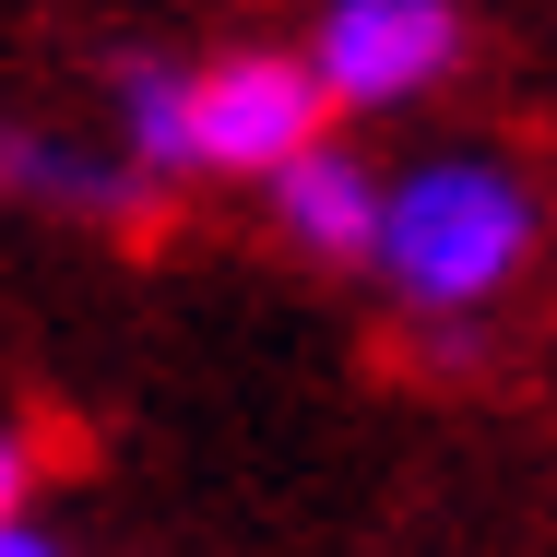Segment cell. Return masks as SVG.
Returning a JSON list of instances; mask_svg holds the SVG:
<instances>
[{
  "instance_id": "1",
  "label": "cell",
  "mask_w": 557,
  "mask_h": 557,
  "mask_svg": "<svg viewBox=\"0 0 557 557\" xmlns=\"http://www.w3.org/2000/svg\"><path fill=\"white\" fill-rule=\"evenodd\" d=\"M534 249V202L498 166H416L380 214V273L416 309H474L510 285V261Z\"/></svg>"
},
{
  "instance_id": "2",
  "label": "cell",
  "mask_w": 557,
  "mask_h": 557,
  "mask_svg": "<svg viewBox=\"0 0 557 557\" xmlns=\"http://www.w3.org/2000/svg\"><path fill=\"white\" fill-rule=\"evenodd\" d=\"M321 60H285V48H237L214 72H190V131H202V166H237V178H273L321 143Z\"/></svg>"
},
{
  "instance_id": "3",
  "label": "cell",
  "mask_w": 557,
  "mask_h": 557,
  "mask_svg": "<svg viewBox=\"0 0 557 557\" xmlns=\"http://www.w3.org/2000/svg\"><path fill=\"white\" fill-rule=\"evenodd\" d=\"M450 48H462L450 0H333L321 12V84H333V108H392V96L440 84Z\"/></svg>"
},
{
  "instance_id": "4",
  "label": "cell",
  "mask_w": 557,
  "mask_h": 557,
  "mask_svg": "<svg viewBox=\"0 0 557 557\" xmlns=\"http://www.w3.org/2000/svg\"><path fill=\"white\" fill-rule=\"evenodd\" d=\"M273 214H285L297 249H321V261H368V249H380V214H392V190H368L356 154L309 143L297 166H273Z\"/></svg>"
},
{
  "instance_id": "5",
  "label": "cell",
  "mask_w": 557,
  "mask_h": 557,
  "mask_svg": "<svg viewBox=\"0 0 557 557\" xmlns=\"http://www.w3.org/2000/svg\"><path fill=\"white\" fill-rule=\"evenodd\" d=\"M119 131H131V154L166 178V166H202V131H190V84L178 72H154V60H131L119 72Z\"/></svg>"
},
{
  "instance_id": "6",
  "label": "cell",
  "mask_w": 557,
  "mask_h": 557,
  "mask_svg": "<svg viewBox=\"0 0 557 557\" xmlns=\"http://www.w3.org/2000/svg\"><path fill=\"white\" fill-rule=\"evenodd\" d=\"M12 498H24V450L0 440V522H24V510H12Z\"/></svg>"
},
{
  "instance_id": "7",
  "label": "cell",
  "mask_w": 557,
  "mask_h": 557,
  "mask_svg": "<svg viewBox=\"0 0 557 557\" xmlns=\"http://www.w3.org/2000/svg\"><path fill=\"white\" fill-rule=\"evenodd\" d=\"M0 557H60V546H48L36 522H0Z\"/></svg>"
},
{
  "instance_id": "8",
  "label": "cell",
  "mask_w": 557,
  "mask_h": 557,
  "mask_svg": "<svg viewBox=\"0 0 557 557\" xmlns=\"http://www.w3.org/2000/svg\"><path fill=\"white\" fill-rule=\"evenodd\" d=\"M0 178H24V131H0Z\"/></svg>"
}]
</instances>
